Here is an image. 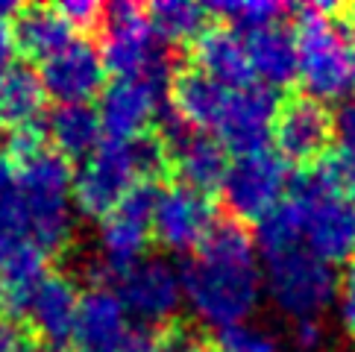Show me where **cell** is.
<instances>
[{"instance_id":"cell-1","label":"cell","mask_w":355,"mask_h":352,"mask_svg":"<svg viewBox=\"0 0 355 352\" xmlns=\"http://www.w3.org/2000/svg\"><path fill=\"white\" fill-rule=\"evenodd\" d=\"M261 264L256 241L235 220H218L182 267V297L191 314L220 332L247 323L261 299Z\"/></svg>"},{"instance_id":"cell-2","label":"cell","mask_w":355,"mask_h":352,"mask_svg":"<svg viewBox=\"0 0 355 352\" xmlns=\"http://www.w3.org/2000/svg\"><path fill=\"white\" fill-rule=\"evenodd\" d=\"M9 179L33 244L47 256L65 247L73 229V170L68 159L42 144L15 159Z\"/></svg>"},{"instance_id":"cell-3","label":"cell","mask_w":355,"mask_h":352,"mask_svg":"<svg viewBox=\"0 0 355 352\" xmlns=\"http://www.w3.org/2000/svg\"><path fill=\"white\" fill-rule=\"evenodd\" d=\"M297 215L300 244L329 264L355 258V200L314 165L294 179L288 197Z\"/></svg>"},{"instance_id":"cell-4","label":"cell","mask_w":355,"mask_h":352,"mask_svg":"<svg viewBox=\"0 0 355 352\" xmlns=\"http://www.w3.org/2000/svg\"><path fill=\"white\" fill-rule=\"evenodd\" d=\"M261 291L291 323H320L338 303L340 276L335 264L317 258L306 247H288L261 256Z\"/></svg>"},{"instance_id":"cell-5","label":"cell","mask_w":355,"mask_h":352,"mask_svg":"<svg viewBox=\"0 0 355 352\" xmlns=\"http://www.w3.org/2000/svg\"><path fill=\"white\" fill-rule=\"evenodd\" d=\"M297 59H300V82L306 85L314 100H338L355 85L349 42L352 35L329 18L326 6H309L300 12L297 24Z\"/></svg>"},{"instance_id":"cell-6","label":"cell","mask_w":355,"mask_h":352,"mask_svg":"<svg viewBox=\"0 0 355 352\" xmlns=\"http://www.w3.org/2000/svg\"><path fill=\"white\" fill-rule=\"evenodd\" d=\"M103 65L115 73V80H144L168 91L171 85V59L164 53L147 21V12L135 3H109L103 6Z\"/></svg>"},{"instance_id":"cell-7","label":"cell","mask_w":355,"mask_h":352,"mask_svg":"<svg viewBox=\"0 0 355 352\" xmlns=\"http://www.w3.org/2000/svg\"><path fill=\"white\" fill-rule=\"evenodd\" d=\"M138 179L141 173H138L132 138L130 141L106 138L92 156L83 159L80 170L73 173V203L83 215L106 218L118 209V203Z\"/></svg>"},{"instance_id":"cell-8","label":"cell","mask_w":355,"mask_h":352,"mask_svg":"<svg viewBox=\"0 0 355 352\" xmlns=\"http://www.w3.org/2000/svg\"><path fill=\"white\" fill-rule=\"evenodd\" d=\"M288 161L261 150V153L238 156L230 161V170L223 176V203L241 220H261L270 209L282 203V194L288 191Z\"/></svg>"},{"instance_id":"cell-9","label":"cell","mask_w":355,"mask_h":352,"mask_svg":"<svg viewBox=\"0 0 355 352\" xmlns=\"http://www.w3.org/2000/svg\"><path fill=\"white\" fill-rule=\"evenodd\" d=\"M118 297L130 320L164 326L182 308V270L168 258H141L118 279Z\"/></svg>"},{"instance_id":"cell-10","label":"cell","mask_w":355,"mask_h":352,"mask_svg":"<svg viewBox=\"0 0 355 352\" xmlns=\"http://www.w3.org/2000/svg\"><path fill=\"white\" fill-rule=\"evenodd\" d=\"M279 112L276 91L264 85H247L235 88L230 97L223 118L218 123V141L226 150H235L238 156L261 153L268 150V141L273 138V121Z\"/></svg>"},{"instance_id":"cell-11","label":"cell","mask_w":355,"mask_h":352,"mask_svg":"<svg viewBox=\"0 0 355 352\" xmlns=\"http://www.w3.org/2000/svg\"><path fill=\"white\" fill-rule=\"evenodd\" d=\"M332 135H335V118L314 97H306V94L291 97L276 112L273 141L285 161L309 165L314 159H323Z\"/></svg>"},{"instance_id":"cell-12","label":"cell","mask_w":355,"mask_h":352,"mask_svg":"<svg viewBox=\"0 0 355 352\" xmlns=\"http://www.w3.org/2000/svg\"><path fill=\"white\" fill-rule=\"evenodd\" d=\"M214 223H218V215H214L211 200L185 185H176L159 197L153 232L173 253H188V249H200Z\"/></svg>"},{"instance_id":"cell-13","label":"cell","mask_w":355,"mask_h":352,"mask_svg":"<svg viewBox=\"0 0 355 352\" xmlns=\"http://www.w3.org/2000/svg\"><path fill=\"white\" fill-rule=\"evenodd\" d=\"M132 341V326L118 291L92 288L80 297L77 326L71 344L73 352H126Z\"/></svg>"},{"instance_id":"cell-14","label":"cell","mask_w":355,"mask_h":352,"mask_svg":"<svg viewBox=\"0 0 355 352\" xmlns=\"http://www.w3.org/2000/svg\"><path fill=\"white\" fill-rule=\"evenodd\" d=\"M103 77H106V65L100 50L92 42H80V39L68 44L62 53L42 62L39 71L44 94L59 100V106L88 103V97L103 91Z\"/></svg>"},{"instance_id":"cell-15","label":"cell","mask_w":355,"mask_h":352,"mask_svg":"<svg viewBox=\"0 0 355 352\" xmlns=\"http://www.w3.org/2000/svg\"><path fill=\"white\" fill-rule=\"evenodd\" d=\"M159 88L144 80H112L100 91V127L115 141H130V138L144 135V130L159 115Z\"/></svg>"},{"instance_id":"cell-16","label":"cell","mask_w":355,"mask_h":352,"mask_svg":"<svg viewBox=\"0 0 355 352\" xmlns=\"http://www.w3.org/2000/svg\"><path fill=\"white\" fill-rule=\"evenodd\" d=\"M77 311H80V294L73 282L62 273H47L33 291L27 308H24V317L44 337L47 346H62L73 335Z\"/></svg>"},{"instance_id":"cell-17","label":"cell","mask_w":355,"mask_h":352,"mask_svg":"<svg viewBox=\"0 0 355 352\" xmlns=\"http://www.w3.org/2000/svg\"><path fill=\"white\" fill-rule=\"evenodd\" d=\"M164 150H168V161L185 188L209 197L223 185V176L230 170V156L214 135L188 130L180 141H173Z\"/></svg>"},{"instance_id":"cell-18","label":"cell","mask_w":355,"mask_h":352,"mask_svg":"<svg viewBox=\"0 0 355 352\" xmlns=\"http://www.w3.org/2000/svg\"><path fill=\"white\" fill-rule=\"evenodd\" d=\"M194 68L226 88L256 85L247 56V44L230 27H211L194 42Z\"/></svg>"},{"instance_id":"cell-19","label":"cell","mask_w":355,"mask_h":352,"mask_svg":"<svg viewBox=\"0 0 355 352\" xmlns=\"http://www.w3.org/2000/svg\"><path fill=\"white\" fill-rule=\"evenodd\" d=\"M171 97H173L171 106L180 112L182 121L191 123L194 130L206 132V130H218L223 112L230 106L232 88L214 82L197 68H188L176 73V80L171 85Z\"/></svg>"},{"instance_id":"cell-20","label":"cell","mask_w":355,"mask_h":352,"mask_svg":"<svg viewBox=\"0 0 355 352\" xmlns=\"http://www.w3.org/2000/svg\"><path fill=\"white\" fill-rule=\"evenodd\" d=\"M244 44H247L252 77H256L259 85L276 91V88L297 80V73H300L297 39H294V33H288L282 27V24L247 35Z\"/></svg>"},{"instance_id":"cell-21","label":"cell","mask_w":355,"mask_h":352,"mask_svg":"<svg viewBox=\"0 0 355 352\" xmlns=\"http://www.w3.org/2000/svg\"><path fill=\"white\" fill-rule=\"evenodd\" d=\"M12 35L18 50L39 62H47L77 42V30L68 24L59 6H21L12 21Z\"/></svg>"},{"instance_id":"cell-22","label":"cell","mask_w":355,"mask_h":352,"mask_svg":"<svg viewBox=\"0 0 355 352\" xmlns=\"http://www.w3.org/2000/svg\"><path fill=\"white\" fill-rule=\"evenodd\" d=\"M150 226L135 220L123 211H112L103 218L97 232V267L109 276H121L132 270L147 253Z\"/></svg>"},{"instance_id":"cell-23","label":"cell","mask_w":355,"mask_h":352,"mask_svg":"<svg viewBox=\"0 0 355 352\" xmlns=\"http://www.w3.org/2000/svg\"><path fill=\"white\" fill-rule=\"evenodd\" d=\"M103 127L97 109L88 103L56 106L47 118V141L62 159H88L100 147Z\"/></svg>"},{"instance_id":"cell-24","label":"cell","mask_w":355,"mask_h":352,"mask_svg":"<svg viewBox=\"0 0 355 352\" xmlns=\"http://www.w3.org/2000/svg\"><path fill=\"white\" fill-rule=\"evenodd\" d=\"M44 103L47 94L35 71L15 65L6 77H0V123L12 132L35 130V121L42 118Z\"/></svg>"},{"instance_id":"cell-25","label":"cell","mask_w":355,"mask_h":352,"mask_svg":"<svg viewBox=\"0 0 355 352\" xmlns=\"http://www.w3.org/2000/svg\"><path fill=\"white\" fill-rule=\"evenodd\" d=\"M209 6L194 0H159L147 9V21L159 42L188 44L209 30Z\"/></svg>"},{"instance_id":"cell-26","label":"cell","mask_w":355,"mask_h":352,"mask_svg":"<svg viewBox=\"0 0 355 352\" xmlns=\"http://www.w3.org/2000/svg\"><path fill=\"white\" fill-rule=\"evenodd\" d=\"M211 15H218L223 24H230L232 33L252 35L259 30L276 27L285 9L273 3V0H226V3H211Z\"/></svg>"},{"instance_id":"cell-27","label":"cell","mask_w":355,"mask_h":352,"mask_svg":"<svg viewBox=\"0 0 355 352\" xmlns=\"http://www.w3.org/2000/svg\"><path fill=\"white\" fill-rule=\"evenodd\" d=\"M30 244H33V238H30L27 223H24V215L18 209L15 191H12V179L3 170L0 173V270H3V264L15 256L21 247H30Z\"/></svg>"},{"instance_id":"cell-28","label":"cell","mask_w":355,"mask_h":352,"mask_svg":"<svg viewBox=\"0 0 355 352\" xmlns=\"http://www.w3.org/2000/svg\"><path fill=\"white\" fill-rule=\"evenodd\" d=\"M256 247L261 249V256L279 253V249H288V247H302L297 215L288 200H282V203L270 209L268 215L256 223Z\"/></svg>"},{"instance_id":"cell-29","label":"cell","mask_w":355,"mask_h":352,"mask_svg":"<svg viewBox=\"0 0 355 352\" xmlns=\"http://www.w3.org/2000/svg\"><path fill=\"white\" fill-rule=\"evenodd\" d=\"M211 352H282L276 335L256 323H238L214 335Z\"/></svg>"},{"instance_id":"cell-30","label":"cell","mask_w":355,"mask_h":352,"mask_svg":"<svg viewBox=\"0 0 355 352\" xmlns=\"http://www.w3.org/2000/svg\"><path fill=\"white\" fill-rule=\"evenodd\" d=\"M59 12L73 30H92L103 24V6H97L94 0H68V3H59Z\"/></svg>"},{"instance_id":"cell-31","label":"cell","mask_w":355,"mask_h":352,"mask_svg":"<svg viewBox=\"0 0 355 352\" xmlns=\"http://www.w3.org/2000/svg\"><path fill=\"white\" fill-rule=\"evenodd\" d=\"M338 320L344 326V332L349 335V341L355 344V267L340 279V291H338Z\"/></svg>"},{"instance_id":"cell-32","label":"cell","mask_w":355,"mask_h":352,"mask_svg":"<svg viewBox=\"0 0 355 352\" xmlns=\"http://www.w3.org/2000/svg\"><path fill=\"white\" fill-rule=\"evenodd\" d=\"M335 135L340 141V150L355 153V103H344L335 115Z\"/></svg>"},{"instance_id":"cell-33","label":"cell","mask_w":355,"mask_h":352,"mask_svg":"<svg viewBox=\"0 0 355 352\" xmlns=\"http://www.w3.org/2000/svg\"><path fill=\"white\" fill-rule=\"evenodd\" d=\"M162 352H202L200 341L188 329H168L159 335Z\"/></svg>"},{"instance_id":"cell-34","label":"cell","mask_w":355,"mask_h":352,"mask_svg":"<svg viewBox=\"0 0 355 352\" xmlns=\"http://www.w3.org/2000/svg\"><path fill=\"white\" fill-rule=\"evenodd\" d=\"M326 335L320 329V323H297L294 326V346L300 352H317L323 346Z\"/></svg>"},{"instance_id":"cell-35","label":"cell","mask_w":355,"mask_h":352,"mask_svg":"<svg viewBox=\"0 0 355 352\" xmlns=\"http://www.w3.org/2000/svg\"><path fill=\"white\" fill-rule=\"evenodd\" d=\"M15 56H18V44L15 35H12V27L0 21V77H6L15 68Z\"/></svg>"},{"instance_id":"cell-36","label":"cell","mask_w":355,"mask_h":352,"mask_svg":"<svg viewBox=\"0 0 355 352\" xmlns=\"http://www.w3.org/2000/svg\"><path fill=\"white\" fill-rule=\"evenodd\" d=\"M0 352H24V332L21 326L0 314Z\"/></svg>"},{"instance_id":"cell-37","label":"cell","mask_w":355,"mask_h":352,"mask_svg":"<svg viewBox=\"0 0 355 352\" xmlns=\"http://www.w3.org/2000/svg\"><path fill=\"white\" fill-rule=\"evenodd\" d=\"M126 352H162L159 335H147V332H132V341L126 346Z\"/></svg>"},{"instance_id":"cell-38","label":"cell","mask_w":355,"mask_h":352,"mask_svg":"<svg viewBox=\"0 0 355 352\" xmlns=\"http://www.w3.org/2000/svg\"><path fill=\"white\" fill-rule=\"evenodd\" d=\"M24 352H65V349H62V346H47V344H44V346H30V349L24 346Z\"/></svg>"},{"instance_id":"cell-39","label":"cell","mask_w":355,"mask_h":352,"mask_svg":"<svg viewBox=\"0 0 355 352\" xmlns=\"http://www.w3.org/2000/svg\"><path fill=\"white\" fill-rule=\"evenodd\" d=\"M349 191H352V200H355V185H352V188H349Z\"/></svg>"},{"instance_id":"cell-40","label":"cell","mask_w":355,"mask_h":352,"mask_svg":"<svg viewBox=\"0 0 355 352\" xmlns=\"http://www.w3.org/2000/svg\"><path fill=\"white\" fill-rule=\"evenodd\" d=\"M0 173H3V168H0Z\"/></svg>"}]
</instances>
